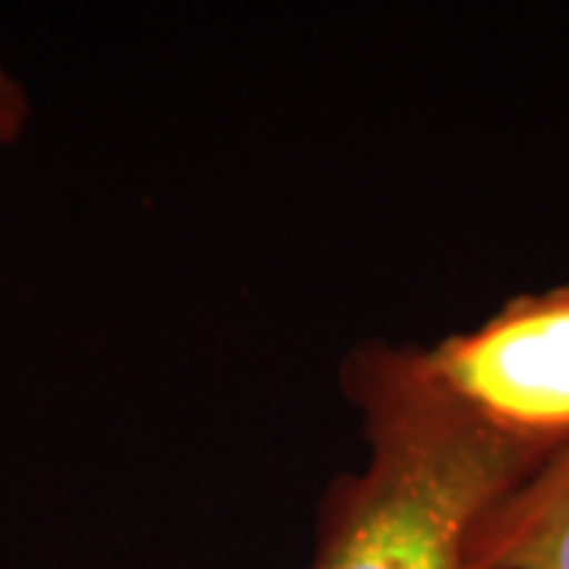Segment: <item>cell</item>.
<instances>
[{
  "instance_id": "cell-4",
  "label": "cell",
  "mask_w": 569,
  "mask_h": 569,
  "mask_svg": "<svg viewBox=\"0 0 569 569\" xmlns=\"http://www.w3.org/2000/svg\"><path fill=\"white\" fill-rule=\"evenodd\" d=\"M29 114H32L29 96H26L22 82L7 70L3 48H0V146L20 140L26 123H29Z\"/></svg>"
},
{
  "instance_id": "cell-2",
  "label": "cell",
  "mask_w": 569,
  "mask_h": 569,
  "mask_svg": "<svg viewBox=\"0 0 569 569\" xmlns=\"http://www.w3.org/2000/svg\"><path fill=\"white\" fill-rule=\"evenodd\" d=\"M430 383L541 466L569 449V282L519 295L468 332L418 346Z\"/></svg>"
},
{
  "instance_id": "cell-3",
  "label": "cell",
  "mask_w": 569,
  "mask_h": 569,
  "mask_svg": "<svg viewBox=\"0 0 569 569\" xmlns=\"http://www.w3.org/2000/svg\"><path fill=\"white\" fill-rule=\"evenodd\" d=\"M468 569H569V449L488 509L471 531Z\"/></svg>"
},
{
  "instance_id": "cell-1",
  "label": "cell",
  "mask_w": 569,
  "mask_h": 569,
  "mask_svg": "<svg viewBox=\"0 0 569 569\" xmlns=\"http://www.w3.org/2000/svg\"><path fill=\"white\" fill-rule=\"evenodd\" d=\"M342 392L367 459L323 493L307 569H468L475 526L541 462L452 406L418 346H355Z\"/></svg>"
}]
</instances>
